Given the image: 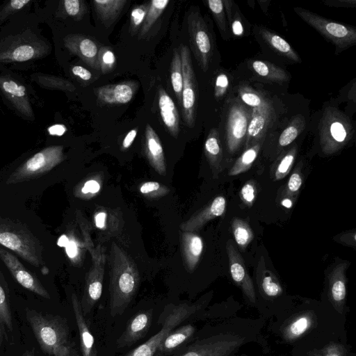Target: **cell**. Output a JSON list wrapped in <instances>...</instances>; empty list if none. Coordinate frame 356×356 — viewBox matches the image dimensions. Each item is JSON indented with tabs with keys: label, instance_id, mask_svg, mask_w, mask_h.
Wrapping results in <instances>:
<instances>
[{
	"label": "cell",
	"instance_id": "cell-41",
	"mask_svg": "<svg viewBox=\"0 0 356 356\" xmlns=\"http://www.w3.org/2000/svg\"><path fill=\"white\" fill-rule=\"evenodd\" d=\"M229 86V79L225 72L218 74L214 83V95L217 99L225 97Z\"/></svg>",
	"mask_w": 356,
	"mask_h": 356
},
{
	"label": "cell",
	"instance_id": "cell-9",
	"mask_svg": "<svg viewBox=\"0 0 356 356\" xmlns=\"http://www.w3.org/2000/svg\"><path fill=\"white\" fill-rule=\"evenodd\" d=\"M225 136L227 152L234 154L245 143L252 108L236 98L226 105Z\"/></svg>",
	"mask_w": 356,
	"mask_h": 356
},
{
	"label": "cell",
	"instance_id": "cell-18",
	"mask_svg": "<svg viewBox=\"0 0 356 356\" xmlns=\"http://www.w3.org/2000/svg\"><path fill=\"white\" fill-rule=\"evenodd\" d=\"M274 118V111L269 102L259 108H252L245 140V149L263 141Z\"/></svg>",
	"mask_w": 356,
	"mask_h": 356
},
{
	"label": "cell",
	"instance_id": "cell-51",
	"mask_svg": "<svg viewBox=\"0 0 356 356\" xmlns=\"http://www.w3.org/2000/svg\"><path fill=\"white\" fill-rule=\"evenodd\" d=\"M54 356H78V354L76 350L70 344L60 349Z\"/></svg>",
	"mask_w": 356,
	"mask_h": 356
},
{
	"label": "cell",
	"instance_id": "cell-55",
	"mask_svg": "<svg viewBox=\"0 0 356 356\" xmlns=\"http://www.w3.org/2000/svg\"><path fill=\"white\" fill-rule=\"evenodd\" d=\"M105 219V213H99L98 214H97L95 216L96 226L99 228H103L104 227Z\"/></svg>",
	"mask_w": 356,
	"mask_h": 356
},
{
	"label": "cell",
	"instance_id": "cell-53",
	"mask_svg": "<svg viewBox=\"0 0 356 356\" xmlns=\"http://www.w3.org/2000/svg\"><path fill=\"white\" fill-rule=\"evenodd\" d=\"M65 250L70 258H74L77 255V246L74 241H70L65 246Z\"/></svg>",
	"mask_w": 356,
	"mask_h": 356
},
{
	"label": "cell",
	"instance_id": "cell-14",
	"mask_svg": "<svg viewBox=\"0 0 356 356\" xmlns=\"http://www.w3.org/2000/svg\"><path fill=\"white\" fill-rule=\"evenodd\" d=\"M0 259L21 286L42 298H50V295L40 280L27 270L14 254L0 248Z\"/></svg>",
	"mask_w": 356,
	"mask_h": 356
},
{
	"label": "cell",
	"instance_id": "cell-47",
	"mask_svg": "<svg viewBox=\"0 0 356 356\" xmlns=\"http://www.w3.org/2000/svg\"><path fill=\"white\" fill-rule=\"evenodd\" d=\"M323 3L327 6L353 8L356 6L355 0H326Z\"/></svg>",
	"mask_w": 356,
	"mask_h": 356
},
{
	"label": "cell",
	"instance_id": "cell-35",
	"mask_svg": "<svg viewBox=\"0 0 356 356\" xmlns=\"http://www.w3.org/2000/svg\"><path fill=\"white\" fill-rule=\"evenodd\" d=\"M240 100L252 108H259L270 102L259 92L247 85H241L238 88Z\"/></svg>",
	"mask_w": 356,
	"mask_h": 356
},
{
	"label": "cell",
	"instance_id": "cell-45",
	"mask_svg": "<svg viewBox=\"0 0 356 356\" xmlns=\"http://www.w3.org/2000/svg\"><path fill=\"white\" fill-rule=\"evenodd\" d=\"M72 73L84 81H90L92 77L91 72L88 70L80 65L73 66L72 67Z\"/></svg>",
	"mask_w": 356,
	"mask_h": 356
},
{
	"label": "cell",
	"instance_id": "cell-21",
	"mask_svg": "<svg viewBox=\"0 0 356 356\" xmlns=\"http://www.w3.org/2000/svg\"><path fill=\"white\" fill-rule=\"evenodd\" d=\"M72 303L79 334L81 356H97L95 338L83 314L81 302L72 296Z\"/></svg>",
	"mask_w": 356,
	"mask_h": 356
},
{
	"label": "cell",
	"instance_id": "cell-25",
	"mask_svg": "<svg viewBox=\"0 0 356 356\" xmlns=\"http://www.w3.org/2000/svg\"><path fill=\"white\" fill-rule=\"evenodd\" d=\"M127 2L126 0H94L92 4L99 19L108 28L117 19Z\"/></svg>",
	"mask_w": 356,
	"mask_h": 356
},
{
	"label": "cell",
	"instance_id": "cell-44",
	"mask_svg": "<svg viewBox=\"0 0 356 356\" xmlns=\"http://www.w3.org/2000/svg\"><path fill=\"white\" fill-rule=\"evenodd\" d=\"M302 177L298 172H294L290 177L287 191L289 193L294 194L297 193L302 186Z\"/></svg>",
	"mask_w": 356,
	"mask_h": 356
},
{
	"label": "cell",
	"instance_id": "cell-6",
	"mask_svg": "<svg viewBox=\"0 0 356 356\" xmlns=\"http://www.w3.org/2000/svg\"><path fill=\"white\" fill-rule=\"evenodd\" d=\"M344 326L322 332L294 346L291 356H351Z\"/></svg>",
	"mask_w": 356,
	"mask_h": 356
},
{
	"label": "cell",
	"instance_id": "cell-28",
	"mask_svg": "<svg viewBox=\"0 0 356 356\" xmlns=\"http://www.w3.org/2000/svg\"><path fill=\"white\" fill-rule=\"evenodd\" d=\"M204 150L211 164L219 168L222 159V146L219 132L216 129H211L204 143Z\"/></svg>",
	"mask_w": 356,
	"mask_h": 356
},
{
	"label": "cell",
	"instance_id": "cell-27",
	"mask_svg": "<svg viewBox=\"0 0 356 356\" xmlns=\"http://www.w3.org/2000/svg\"><path fill=\"white\" fill-rule=\"evenodd\" d=\"M262 143L263 141H261L246 148L230 169L229 175H237L250 168L258 155Z\"/></svg>",
	"mask_w": 356,
	"mask_h": 356
},
{
	"label": "cell",
	"instance_id": "cell-48",
	"mask_svg": "<svg viewBox=\"0 0 356 356\" xmlns=\"http://www.w3.org/2000/svg\"><path fill=\"white\" fill-rule=\"evenodd\" d=\"M138 133V127H136L134 129H132L130 130L124 137L123 142H122V147L124 149H127L131 146L132 143L134 142L136 136H137Z\"/></svg>",
	"mask_w": 356,
	"mask_h": 356
},
{
	"label": "cell",
	"instance_id": "cell-1",
	"mask_svg": "<svg viewBox=\"0 0 356 356\" xmlns=\"http://www.w3.org/2000/svg\"><path fill=\"white\" fill-rule=\"evenodd\" d=\"M275 318L270 331L284 343L293 346L345 323V318L330 307L311 306L289 307Z\"/></svg>",
	"mask_w": 356,
	"mask_h": 356
},
{
	"label": "cell",
	"instance_id": "cell-56",
	"mask_svg": "<svg viewBox=\"0 0 356 356\" xmlns=\"http://www.w3.org/2000/svg\"><path fill=\"white\" fill-rule=\"evenodd\" d=\"M69 242L68 238L65 235H63L60 237L58 244L60 246L65 247Z\"/></svg>",
	"mask_w": 356,
	"mask_h": 356
},
{
	"label": "cell",
	"instance_id": "cell-19",
	"mask_svg": "<svg viewBox=\"0 0 356 356\" xmlns=\"http://www.w3.org/2000/svg\"><path fill=\"white\" fill-rule=\"evenodd\" d=\"M195 331L196 327L192 324L172 330L161 341L154 356H168L177 353L192 340Z\"/></svg>",
	"mask_w": 356,
	"mask_h": 356
},
{
	"label": "cell",
	"instance_id": "cell-30",
	"mask_svg": "<svg viewBox=\"0 0 356 356\" xmlns=\"http://www.w3.org/2000/svg\"><path fill=\"white\" fill-rule=\"evenodd\" d=\"M170 81L179 104L181 105L183 74L179 51L174 49L170 65Z\"/></svg>",
	"mask_w": 356,
	"mask_h": 356
},
{
	"label": "cell",
	"instance_id": "cell-4",
	"mask_svg": "<svg viewBox=\"0 0 356 356\" xmlns=\"http://www.w3.org/2000/svg\"><path fill=\"white\" fill-rule=\"evenodd\" d=\"M0 244L35 267L44 264L42 247L38 239L25 225L1 216Z\"/></svg>",
	"mask_w": 356,
	"mask_h": 356
},
{
	"label": "cell",
	"instance_id": "cell-24",
	"mask_svg": "<svg viewBox=\"0 0 356 356\" xmlns=\"http://www.w3.org/2000/svg\"><path fill=\"white\" fill-rule=\"evenodd\" d=\"M253 74L262 80L273 83H283L289 79L288 74L282 68L264 60H253L249 62Z\"/></svg>",
	"mask_w": 356,
	"mask_h": 356
},
{
	"label": "cell",
	"instance_id": "cell-50",
	"mask_svg": "<svg viewBox=\"0 0 356 356\" xmlns=\"http://www.w3.org/2000/svg\"><path fill=\"white\" fill-rule=\"evenodd\" d=\"M67 131L65 125L60 124H54L48 128V132L50 135L60 136Z\"/></svg>",
	"mask_w": 356,
	"mask_h": 356
},
{
	"label": "cell",
	"instance_id": "cell-11",
	"mask_svg": "<svg viewBox=\"0 0 356 356\" xmlns=\"http://www.w3.org/2000/svg\"><path fill=\"white\" fill-rule=\"evenodd\" d=\"M187 22L191 50L202 70L207 72L213 55L211 34L198 10L189 12Z\"/></svg>",
	"mask_w": 356,
	"mask_h": 356
},
{
	"label": "cell",
	"instance_id": "cell-7",
	"mask_svg": "<svg viewBox=\"0 0 356 356\" xmlns=\"http://www.w3.org/2000/svg\"><path fill=\"white\" fill-rule=\"evenodd\" d=\"M318 131L322 150L327 154H333L344 147L353 134L349 119L333 107H327L324 111Z\"/></svg>",
	"mask_w": 356,
	"mask_h": 356
},
{
	"label": "cell",
	"instance_id": "cell-36",
	"mask_svg": "<svg viewBox=\"0 0 356 356\" xmlns=\"http://www.w3.org/2000/svg\"><path fill=\"white\" fill-rule=\"evenodd\" d=\"M149 2L147 1L143 4L137 5L131 10L129 29L131 35L134 36L139 33L145 21Z\"/></svg>",
	"mask_w": 356,
	"mask_h": 356
},
{
	"label": "cell",
	"instance_id": "cell-31",
	"mask_svg": "<svg viewBox=\"0 0 356 356\" xmlns=\"http://www.w3.org/2000/svg\"><path fill=\"white\" fill-rule=\"evenodd\" d=\"M305 127V120L303 116L297 115L293 118L281 133L278 140V147L283 148L290 145L302 131Z\"/></svg>",
	"mask_w": 356,
	"mask_h": 356
},
{
	"label": "cell",
	"instance_id": "cell-15",
	"mask_svg": "<svg viewBox=\"0 0 356 356\" xmlns=\"http://www.w3.org/2000/svg\"><path fill=\"white\" fill-rule=\"evenodd\" d=\"M346 264L337 265L329 275L327 296L328 306L345 318L346 310Z\"/></svg>",
	"mask_w": 356,
	"mask_h": 356
},
{
	"label": "cell",
	"instance_id": "cell-49",
	"mask_svg": "<svg viewBox=\"0 0 356 356\" xmlns=\"http://www.w3.org/2000/svg\"><path fill=\"white\" fill-rule=\"evenodd\" d=\"M99 190V184L95 180H90L85 184L84 186L82 188L81 191L83 193H95Z\"/></svg>",
	"mask_w": 356,
	"mask_h": 356
},
{
	"label": "cell",
	"instance_id": "cell-38",
	"mask_svg": "<svg viewBox=\"0 0 356 356\" xmlns=\"http://www.w3.org/2000/svg\"><path fill=\"white\" fill-rule=\"evenodd\" d=\"M296 152V147H293L283 156L275 170L276 179L284 178L289 172L294 162Z\"/></svg>",
	"mask_w": 356,
	"mask_h": 356
},
{
	"label": "cell",
	"instance_id": "cell-34",
	"mask_svg": "<svg viewBox=\"0 0 356 356\" xmlns=\"http://www.w3.org/2000/svg\"><path fill=\"white\" fill-rule=\"evenodd\" d=\"M207 7L210 10L220 32L221 36L224 40H228L229 38L228 26L226 20V14L223 1L222 0H209L206 1Z\"/></svg>",
	"mask_w": 356,
	"mask_h": 356
},
{
	"label": "cell",
	"instance_id": "cell-20",
	"mask_svg": "<svg viewBox=\"0 0 356 356\" xmlns=\"http://www.w3.org/2000/svg\"><path fill=\"white\" fill-rule=\"evenodd\" d=\"M65 45L88 66L99 70V48L93 40L82 35H70L65 38Z\"/></svg>",
	"mask_w": 356,
	"mask_h": 356
},
{
	"label": "cell",
	"instance_id": "cell-54",
	"mask_svg": "<svg viewBox=\"0 0 356 356\" xmlns=\"http://www.w3.org/2000/svg\"><path fill=\"white\" fill-rule=\"evenodd\" d=\"M29 0H13L10 1V6L14 10H18L29 3Z\"/></svg>",
	"mask_w": 356,
	"mask_h": 356
},
{
	"label": "cell",
	"instance_id": "cell-57",
	"mask_svg": "<svg viewBox=\"0 0 356 356\" xmlns=\"http://www.w3.org/2000/svg\"><path fill=\"white\" fill-rule=\"evenodd\" d=\"M282 205L284 206L286 208H290L292 205V202L291 201V200L286 198V199H284L282 202Z\"/></svg>",
	"mask_w": 356,
	"mask_h": 356
},
{
	"label": "cell",
	"instance_id": "cell-29",
	"mask_svg": "<svg viewBox=\"0 0 356 356\" xmlns=\"http://www.w3.org/2000/svg\"><path fill=\"white\" fill-rule=\"evenodd\" d=\"M168 3V0H152L149 2L145 21L139 31V38H143L149 31Z\"/></svg>",
	"mask_w": 356,
	"mask_h": 356
},
{
	"label": "cell",
	"instance_id": "cell-43",
	"mask_svg": "<svg viewBox=\"0 0 356 356\" xmlns=\"http://www.w3.org/2000/svg\"><path fill=\"white\" fill-rule=\"evenodd\" d=\"M256 188L253 181H248L243 185L240 191V195L243 202L251 207L255 200Z\"/></svg>",
	"mask_w": 356,
	"mask_h": 356
},
{
	"label": "cell",
	"instance_id": "cell-8",
	"mask_svg": "<svg viewBox=\"0 0 356 356\" xmlns=\"http://www.w3.org/2000/svg\"><path fill=\"white\" fill-rule=\"evenodd\" d=\"M294 11L303 21L334 44L337 50H345L356 43V29L354 27L330 20L302 8H295Z\"/></svg>",
	"mask_w": 356,
	"mask_h": 356
},
{
	"label": "cell",
	"instance_id": "cell-58",
	"mask_svg": "<svg viewBox=\"0 0 356 356\" xmlns=\"http://www.w3.org/2000/svg\"><path fill=\"white\" fill-rule=\"evenodd\" d=\"M22 356H35L34 350H26Z\"/></svg>",
	"mask_w": 356,
	"mask_h": 356
},
{
	"label": "cell",
	"instance_id": "cell-32",
	"mask_svg": "<svg viewBox=\"0 0 356 356\" xmlns=\"http://www.w3.org/2000/svg\"><path fill=\"white\" fill-rule=\"evenodd\" d=\"M145 146L148 154L155 163H161L163 152L159 138L150 124H147L145 129Z\"/></svg>",
	"mask_w": 356,
	"mask_h": 356
},
{
	"label": "cell",
	"instance_id": "cell-33",
	"mask_svg": "<svg viewBox=\"0 0 356 356\" xmlns=\"http://www.w3.org/2000/svg\"><path fill=\"white\" fill-rule=\"evenodd\" d=\"M232 228L237 245L245 250L254 237L251 227L243 220L234 218L232 221Z\"/></svg>",
	"mask_w": 356,
	"mask_h": 356
},
{
	"label": "cell",
	"instance_id": "cell-5",
	"mask_svg": "<svg viewBox=\"0 0 356 356\" xmlns=\"http://www.w3.org/2000/svg\"><path fill=\"white\" fill-rule=\"evenodd\" d=\"M203 302L167 305L161 312L158 323L161 329L147 341L124 356H154L160 343L172 330L204 309Z\"/></svg>",
	"mask_w": 356,
	"mask_h": 356
},
{
	"label": "cell",
	"instance_id": "cell-26",
	"mask_svg": "<svg viewBox=\"0 0 356 356\" xmlns=\"http://www.w3.org/2000/svg\"><path fill=\"white\" fill-rule=\"evenodd\" d=\"M2 90L18 106V108L26 115L31 113L27 101L26 90L23 86L19 85L13 80H3L1 82Z\"/></svg>",
	"mask_w": 356,
	"mask_h": 356
},
{
	"label": "cell",
	"instance_id": "cell-23",
	"mask_svg": "<svg viewBox=\"0 0 356 356\" xmlns=\"http://www.w3.org/2000/svg\"><path fill=\"white\" fill-rule=\"evenodd\" d=\"M259 33L264 41L277 54L294 63H300L301 59L291 44L278 34L261 26Z\"/></svg>",
	"mask_w": 356,
	"mask_h": 356
},
{
	"label": "cell",
	"instance_id": "cell-3",
	"mask_svg": "<svg viewBox=\"0 0 356 356\" xmlns=\"http://www.w3.org/2000/svg\"><path fill=\"white\" fill-rule=\"evenodd\" d=\"M26 319L42 350L54 355L62 348L70 345L69 327L66 321L58 316L43 315L26 308Z\"/></svg>",
	"mask_w": 356,
	"mask_h": 356
},
{
	"label": "cell",
	"instance_id": "cell-42",
	"mask_svg": "<svg viewBox=\"0 0 356 356\" xmlns=\"http://www.w3.org/2000/svg\"><path fill=\"white\" fill-rule=\"evenodd\" d=\"M35 50L33 47L24 44L15 48L12 53V58L15 61H26L34 56Z\"/></svg>",
	"mask_w": 356,
	"mask_h": 356
},
{
	"label": "cell",
	"instance_id": "cell-52",
	"mask_svg": "<svg viewBox=\"0 0 356 356\" xmlns=\"http://www.w3.org/2000/svg\"><path fill=\"white\" fill-rule=\"evenodd\" d=\"M159 184L157 182L155 181H149L145 183L141 187H140V192L142 193H147L153 191H156L159 189Z\"/></svg>",
	"mask_w": 356,
	"mask_h": 356
},
{
	"label": "cell",
	"instance_id": "cell-17",
	"mask_svg": "<svg viewBox=\"0 0 356 356\" xmlns=\"http://www.w3.org/2000/svg\"><path fill=\"white\" fill-rule=\"evenodd\" d=\"M153 309L140 311L133 316L122 334L117 340V347L122 348L129 347L143 339L149 330L152 318Z\"/></svg>",
	"mask_w": 356,
	"mask_h": 356
},
{
	"label": "cell",
	"instance_id": "cell-46",
	"mask_svg": "<svg viewBox=\"0 0 356 356\" xmlns=\"http://www.w3.org/2000/svg\"><path fill=\"white\" fill-rule=\"evenodd\" d=\"M202 242L201 238L197 236L191 238L190 242V251L193 257H198L202 251Z\"/></svg>",
	"mask_w": 356,
	"mask_h": 356
},
{
	"label": "cell",
	"instance_id": "cell-40",
	"mask_svg": "<svg viewBox=\"0 0 356 356\" xmlns=\"http://www.w3.org/2000/svg\"><path fill=\"white\" fill-rule=\"evenodd\" d=\"M65 13L71 17L81 19L86 13V6L83 1L80 0H65L63 1Z\"/></svg>",
	"mask_w": 356,
	"mask_h": 356
},
{
	"label": "cell",
	"instance_id": "cell-10",
	"mask_svg": "<svg viewBox=\"0 0 356 356\" xmlns=\"http://www.w3.org/2000/svg\"><path fill=\"white\" fill-rule=\"evenodd\" d=\"M63 159V147L50 146L35 154L8 177L7 184L25 181L41 176L57 165Z\"/></svg>",
	"mask_w": 356,
	"mask_h": 356
},
{
	"label": "cell",
	"instance_id": "cell-39",
	"mask_svg": "<svg viewBox=\"0 0 356 356\" xmlns=\"http://www.w3.org/2000/svg\"><path fill=\"white\" fill-rule=\"evenodd\" d=\"M0 323L8 330H13V319L6 293L0 283Z\"/></svg>",
	"mask_w": 356,
	"mask_h": 356
},
{
	"label": "cell",
	"instance_id": "cell-12",
	"mask_svg": "<svg viewBox=\"0 0 356 356\" xmlns=\"http://www.w3.org/2000/svg\"><path fill=\"white\" fill-rule=\"evenodd\" d=\"M179 54L183 74V86L181 106L184 123L193 128L195 122L198 88L188 47L179 46Z\"/></svg>",
	"mask_w": 356,
	"mask_h": 356
},
{
	"label": "cell",
	"instance_id": "cell-2",
	"mask_svg": "<svg viewBox=\"0 0 356 356\" xmlns=\"http://www.w3.org/2000/svg\"><path fill=\"white\" fill-rule=\"evenodd\" d=\"M250 322H227L224 331L196 340L173 356H233L243 345L257 339L261 329Z\"/></svg>",
	"mask_w": 356,
	"mask_h": 356
},
{
	"label": "cell",
	"instance_id": "cell-59",
	"mask_svg": "<svg viewBox=\"0 0 356 356\" xmlns=\"http://www.w3.org/2000/svg\"><path fill=\"white\" fill-rule=\"evenodd\" d=\"M3 339V332H2V330H1V327L0 326V347L2 345Z\"/></svg>",
	"mask_w": 356,
	"mask_h": 356
},
{
	"label": "cell",
	"instance_id": "cell-13",
	"mask_svg": "<svg viewBox=\"0 0 356 356\" xmlns=\"http://www.w3.org/2000/svg\"><path fill=\"white\" fill-rule=\"evenodd\" d=\"M226 250L233 281L242 291L248 303L252 307H256L257 294L253 282L247 271L241 255L230 239L226 243Z\"/></svg>",
	"mask_w": 356,
	"mask_h": 356
},
{
	"label": "cell",
	"instance_id": "cell-22",
	"mask_svg": "<svg viewBox=\"0 0 356 356\" xmlns=\"http://www.w3.org/2000/svg\"><path fill=\"white\" fill-rule=\"evenodd\" d=\"M158 104L162 121L169 133L177 137L179 131V117L172 99L163 88L159 89Z\"/></svg>",
	"mask_w": 356,
	"mask_h": 356
},
{
	"label": "cell",
	"instance_id": "cell-37",
	"mask_svg": "<svg viewBox=\"0 0 356 356\" xmlns=\"http://www.w3.org/2000/svg\"><path fill=\"white\" fill-rule=\"evenodd\" d=\"M116 58L114 52L108 47H101L98 54V69L102 74L111 72L115 67Z\"/></svg>",
	"mask_w": 356,
	"mask_h": 356
},
{
	"label": "cell",
	"instance_id": "cell-16",
	"mask_svg": "<svg viewBox=\"0 0 356 356\" xmlns=\"http://www.w3.org/2000/svg\"><path fill=\"white\" fill-rule=\"evenodd\" d=\"M138 88L136 81H128L95 88L97 103L100 106L125 104L134 97Z\"/></svg>",
	"mask_w": 356,
	"mask_h": 356
}]
</instances>
